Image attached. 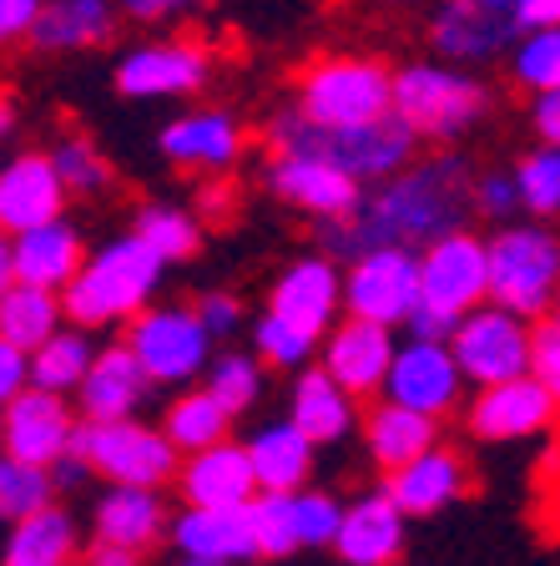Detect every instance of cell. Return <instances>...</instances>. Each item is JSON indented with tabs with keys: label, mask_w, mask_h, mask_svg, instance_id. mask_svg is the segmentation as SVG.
<instances>
[{
	"label": "cell",
	"mask_w": 560,
	"mask_h": 566,
	"mask_svg": "<svg viewBox=\"0 0 560 566\" xmlns=\"http://www.w3.org/2000/svg\"><path fill=\"white\" fill-rule=\"evenodd\" d=\"M212 76V56L198 41H147L117 61V92L131 102H167L198 96Z\"/></svg>",
	"instance_id": "d6986e66"
},
{
	"label": "cell",
	"mask_w": 560,
	"mask_h": 566,
	"mask_svg": "<svg viewBox=\"0 0 560 566\" xmlns=\"http://www.w3.org/2000/svg\"><path fill=\"white\" fill-rule=\"evenodd\" d=\"M41 11H46V0H0V35H6V41L31 35Z\"/></svg>",
	"instance_id": "681fc988"
},
{
	"label": "cell",
	"mask_w": 560,
	"mask_h": 566,
	"mask_svg": "<svg viewBox=\"0 0 560 566\" xmlns=\"http://www.w3.org/2000/svg\"><path fill=\"white\" fill-rule=\"evenodd\" d=\"M515 188H520V208L536 223H556L560 218V147L540 142L536 153L515 163Z\"/></svg>",
	"instance_id": "60d3db41"
},
{
	"label": "cell",
	"mask_w": 560,
	"mask_h": 566,
	"mask_svg": "<svg viewBox=\"0 0 560 566\" xmlns=\"http://www.w3.org/2000/svg\"><path fill=\"white\" fill-rule=\"evenodd\" d=\"M121 15H131V21L152 25V21H167V15H182V11H202V6H212V0H117Z\"/></svg>",
	"instance_id": "f907efd6"
},
{
	"label": "cell",
	"mask_w": 560,
	"mask_h": 566,
	"mask_svg": "<svg viewBox=\"0 0 560 566\" xmlns=\"http://www.w3.org/2000/svg\"><path fill=\"white\" fill-rule=\"evenodd\" d=\"M526 35L520 0H434L430 6V46L440 61L455 66H485L510 56Z\"/></svg>",
	"instance_id": "7c38bea8"
},
{
	"label": "cell",
	"mask_w": 560,
	"mask_h": 566,
	"mask_svg": "<svg viewBox=\"0 0 560 566\" xmlns=\"http://www.w3.org/2000/svg\"><path fill=\"white\" fill-rule=\"evenodd\" d=\"M76 430H82V415L71 410L66 395H46L35 385L25 395H15V400H6V410H0L6 460L41 465V471L66 465L71 450H76Z\"/></svg>",
	"instance_id": "9a60e30c"
},
{
	"label": "cell",
	"mask_w": 560,
	"mask_h": 566,
	"mask_svg": "<svg viewBox=\"0 0 560 566\" xmlns=\"http://www.w3.org/2000/svg\"><path fill=\"white\" fill-rule=\"evenodd\" d=\"M182 506H202V511H247L263 495L253 471V455L237 440H222L212 450L182 455V475H177Z\"/></svg>",
	"instance_id": "44dd1931"
},
{
	"label": "cell",
	"mask_w": 560,
	"mask_h": 566,
	"mask_svg": "<svg viewBox=\"0 0 560 566\" xmlns=\"http://www.w3.org/2000/svg\"><path fill=\"white\" fill-rule=\"evenodd\" d=\"M15 122H21L15 117V102L6 96V102H0V137H15Z\"/></svg>",
	"instance_id": "11a10c76"
},
{
	"label": "cell",
	"mask_w": 560,
	"mask_h": 566,
	"mask_svg": "<svg viewBox=\"0 0 560 566\" xmlns=\"http://www.w3.org/2000/svg\"><path fill=\"white\" fill-rule=\"evenodd\" d=\"M414 147H420V137H414L399 117H379V122L353 127V132H324L288 106V112L273 117V127H268V153L324 157V163L344 167V172H349L353 182H363V188H379V182H389V177H399L404 167L420 163Z\"/></svg>",
	"instance_id": "277c9868"
},
{
	"label": "cell",
	"mask_w": 560,
	"mask_h": 566,
	"mask_svg": "<svg viewBox=\"0 0 560 566\" xmlns=\"http://www.w3.org/2000/svg\"><path fill=\"white\" fill-rule=\"evenodd\" d=\"M490 86L455 61H409L394 71V117L420 142L450 147L490 117Z\"/></svg>",
	"instance_id": "5b68a950"
},
{
	"label": "cell",
	"mask_w": 560,
	"mask_h": 566,
	"mask_svg": "<svg viewBox=\"0 0 560 566\" xmlns=\"http://www.w3.org/2000/svg\"><path fill=\"white\" fill-rule=\"evenodd\" d=\"M162 430H167V440H172L182 455H198V450H212V446H222V440H228L233 415L222 410V405L212 400L202 385H192V389H182V395L167 405Z\"/></svg>",
	"instance_id": "d590c367"
},
{
	"label": "cell",
	"mask_w": 560,
	"mask_h": 566,
	"mask_svg": "<svg viewBox=\"0 0 560 566\" xmlns=\"http://www.w3.org/2000/svg\"><path fill=\"white\" fill-rule=\"evenodd\" d=\"M560 415V400L550 395V385L540 375L510 379V385L475 389V400L465 410V430L485 446H515V440L546 436Z\"/></svg>",
	"instance_id": "e0dca14e"
},
{
	"label": "cell",
	"mask_w": 560,
	"mask_h": 566,
	"mask_svg": "<svg viewBox=\"0 0 560 566\" xmlns=\"http://www.w3.org/2000/svg\"><path fill=\"white\" fill-rule=\"evenodd\" d=\"M31 389V354L0 344V400H15Z\"/></svg>",
	"instance_id": "c3c4849f"
},
{
	"label": "cell",
	"mask_w": 560,
	"mask_h": 566,
	"mask_svg": "<svg viewBox=\"0 0 560 566\" xmlns=\"http://www.w3.org/2000/svg\"><path fill=\"white\" fill-rule=\"evenodd\" d=\"M66 329V298L46 294V289H0V344L35 354L46 339Z\"/></svg>",
	"instance_id": "836d02e7"
},
{
	"label": "cell",
	"mask_w": 560,
	"mask_h": 566,
	"mask_svg": "<svg viewBox=\"0 0 560 566\" xmlns=\"http://www.w3.org/2000/svg\"><path fill=\"white\" fill-rule=\"evenodd\" d=\"M510 76L530 96L560 92V25L556 31H526L510 51Z\"/></svg>",
	"instance_id": "7bdbcfd3"
},
{
	"label": "cell",
	"mask_w": 560,
	"mask_h": 566,
	"mask_svg": "<svg viewBox=\"0 0 560 566\" xmlns=\"http://www.w3.org/2000/svg\"><path fill=\"white\" fill-rule=\"evenodd\" d=\"M51 506H56V471L21 465V460H0V516L15 526V521L41 516Z\"/></svg>",
	"instance_id": "b9f144b4"
},
{
	"label": "cell",
	"mask_w": 560,
	"mask_h": 566,
	"mask_svg": "<svg viewBox=\"0 0 560 566\" xmlns=\"http://www.w3.org/2000/svg\"><path fill=\"white\" fill-rule=\"evenodd\" d=\"M344 269L328 253L293 259L273 279L268 308L253 318V354L273 369H298L318 359L324 339L344 324Z\"/></svg>",
	"instance_id": "7a4b0ae2"
},
{
	"label": "cell",
	"mask_w": 560,
	"mask_h": 566,
	"mask_svg": "<svg viewBox=\"0 0 560 566\" xmlns=\"http://www.w3.org/2000/svg\"><path fill=\"white\" fill-rule=\"evenodd\" d=\"M247 521H253L257 556H273V562H283V556L304 552V536H298V491H293V495L263 491L253 506H247Z\"/></svg>",
	"instance_id": "ab89813d"
},
{
	"label": "cell",
	"mask_w": 560,
	"mask_h": 566,
	"mask_svg": "<svg viewBox=\"0 0 560 566\" xmlns=\"http://www.w3.org/2000/svg\"><path fill=\"white\" fill-rule=\"evenodd\" d=\"M66 182H61L51 153H15L0 172V228L6 238L31 233L66 218Z\"/></svg>",
	"instance_id": "7402d4cb"
},
{
	"label": "cell",
	"mask_w": 560,
	"mask_h": 566,
	"mask_svg": "<svg viewBox=\"0 0 560 566\" xmlns=\"http://www.w3.org/2000/svg\"><path fill=\"white\" fill-rule=\"evenodd\" d=\"M131 233L152 248L162 263L192 259V253H198V243H202L198 218H192V212H182V208H172V202H147V208L137 212Z\"/></svg>",
	"instance_id": "74e56055"
},
{
	"label": "cell",
	"mask_w": 560,
	"mask_h": 566,
	"mask_svg": "<svg viewBox=\"0 0 560 566\" xmlns=\"http://www.w3.org/2000/svg\"><path fill=\"white\" fill-rule=\"evenodd\" d=\"M96 344H92V329H61L56 339H46L41 349L31 354V385L46 389V395H76V389L86 385V375H92L96 365Z\"/></svg>",
	"instance_id": "e575fe53"
},
{
	"label": "cell",
	"mask_w": 560,
	"mask_h": 566,
	"mask_svg": "<svg viewBox=\"0 0 560 566\" xmlns=\"http://www.w3.org/2000/svg\"><path fill=\"white\" fill-rule=\"evenodd\" d=\"M177 566H212V562H187V556H182V562H177Z\"/></svg>",
	"instance_id": "6f0895ef"
},
{
	"label": "cell",
	"mask_w": 560,
	"mask_h": 566,
	"mask_svg": "<svg viewBox=\"0 0 560 566\" xmlns=\"http://www.w3.org/2000/svg\"><path fill=\"white\" fill-rule=\"evenodd\" d=\"M450 349L475 389L536 375V324L500 304H479L469 318H459V329L450 334Z\"/></svg>",
	"instance_id": "8fae6325"
},
{
	"label": "cell",
	"mask_w": 560,
	"mask_h": 566,
	"mask_svg": "<svg viewBox=\"0 0 560 566\" xmlns=\"http://www.w3.org/2000/svg\"><path fill=\"white\" fill-rule=\"evenodd\" d=\"M147 395H152V379L137 365V354L127 344H106L86 385L76 389V405H82V420H137Z\"/></svg>",
	"instance_id": "484cf974"
},
{
	"label": "cell",
	"mask_w": 560,
	"mask_h": 566,
	"mask_svg": "<svg viewBox=\"0 0 560 566\" xmlns=\"http://www.w3.org/2000/svg\"><path fill=\"white\" fill-rule=\"evenodd\" d=\"M530 117H536L540 142H546V147H560V92L536 96V106H530Z\"/></svg>",
	"instance_id": "816d5d0a"
},
{
	"label": "cell",
	"mask_w": 560,
	"mask_h": 566,
	"mask_svg": "<svg viewBox=\"0 0 560 566\" xmlns=\"http://www.w3.org/2000/svg\"><path fill=\"white\" fill-rule=\"evenodd\" d=\"M86 238L82 228L61 218V223L31 228V233H15L0 243V289H46V294H66L76 273L86 269Z\"/></svg>",
	"instance_id": "2e32d148"
},
{
	"label": "cell",
	"mask_w": 560,
	"mask_h": 566,
	"mask_svg": "<svg viewBox=\"0 0 560 566\" xmlns=\"http://www.w3.org/2000/svg\"><path fill=\"white\" fill-rule=\"evenodd\" d=\"M420 308V253L409 248H369L344 263V314L384 329H409Z\"/></svg>",
	"instance_id": "4fadbf2b"
},
{
	"label": "cell",
	"mask_w": 560,
	"mask_h": 566,
	"mask_svg": "<svg viewBox=\"0 0 560 566\" xmlns=\"http://www.w3.org/2000/svg\"><path fill=\"white\" fill-rule=\"evenodd\" d=\"M243 446H247V455H253V471H257V485H263V491H273V495L308 491V481H314V450L318 446L293 420L257 424Z\"/></svg>",
	"instance_id": "f546056e"
},
{
	"label": "cell",
	"mask_w": 560,
	"mask_h": 566,
	"mask_svg": "<svg viewBox=\"0 0 560 566\" xmlns=\"http://www.w3.org/2000/svg\"><path fill=\"white\" fill-rule=\"evenodd\" d=\"M82 566H147L141 552H127V546H112V542H92L82 556Z\"/></svg>",
	"instance_id": "f5cc1de1"
},
{
	"label": "cell",
	"mask_w": 560,
	"mask_h": 566,
	"mask_svg": "<svg viewBox=\"0 0 560 566\" xmlns=\"http://www.w3.org/2000/svg\"><path fill=\"white\" fill-rule=\"evenodd\" d=\"M157 147L167 163L187 167V172H233L243 157V127L222 106H198V112L167 122Z\"/></svg>",
	"instance_id": "603a6c76"
},
{
	"label": "cell",
	"mask_w": 560,
	"mask_h": 566,
	"mask_svg": "<svg viewBox=\"0 0 560 566\" xmlns=\"http://www.w3.org/2000/svg\"><path fill=\"white\" fill-rule=\"evenodd\" d=\"M51 163H56V172H61V182H66L71 198H96V192H106L112 182H117L112 157H106L92 137H76V132L51 147Z\"/></svg>",
	"instance_id": "f35d334b"
},
{
	"label": "cell",
	"mask_w": 560,
	"mask_h": 566,
	"mask_svg": "<svg viewBox=\"0 0 560 566\" xmlns=\"http://www.w3.org/2000/svg\"><path fill=\"white\" fill-rule=\"evenodd\" d=\"M202 389L237 420V415H247L263 400V359L243 354V349H222L218 359H212V369L202 375Z\"/></svg>",
	"instance_id": "8d00e7d4"
},
{
	"label": "cell",
	"mask_w": 560,
	"mask_h": 566,
	"mask_svg": "<svg viewBox=\"0 0 560 566\" xmlns=\"http://www.w3.org/2000/svg\"><path fill=\"white\" fill-rule=\"evenodd\" d=\"M263 182H268V192L283 208L314 218L318 228L349 223L353 212L363 208V182H353L344 167L324 163V157H308V153H268Z\"/></svg>",
	"instance_id": "5bb4252c"
},
{
	"label": "cell",
	"mask_w": 560,
	"mask_h": 566,
	"mask_svg": "<svg viewBox=\"0 0 560 566\" xmlns=\"http://www.w3.org/2000/svg\"><path fill=\"white\" fill-rule=\"evenodd\" d=\"M82 526L66 506H51L41 516H25L6 531L0 566H82Z\"/></svg>",
	"instance_id": "1f68e13d"
},
{
	"label": "cell",
	"mask_w": 560,
	"mask_h": 566,
	"mask_svg": "<svg viewBox=\"0 0 560 566\" xmlns=\"http://www.w3.org/2000/svg\"><path fill=\"white\" fill-rule=\"evenodd\" d=\"M344 511H349V506H344L339 495L318 491V485L298 491V536H304V552H308V546H339Z\"/></svg>",
	"instance_id": "ee69618b"
},
{
	"label": "cell",
	"mask_w": 560,
	"mask_h": 566,
	"mask_svg": "<svg viewBox=\"0 0 560 566\" xmlns=\"http://www.w3.org/2000/svg\"><path fill=\"white\" fill-rule=\"evenodd\" d=\"M167 263L157 259L152 248L141 243L137 233H121V238H106L96 248L86 269L76 273L66 294V318L76 329H112V324H131L152 308V294L162 283Z\"/></svg>",
	"instance_id": "3957f363"
},
{
	"label": "cell",
	"mask_w": 560,
	"mask_h": 566,
	"mask_svg": "<svg viewBox=\"0 0 560 566\" xmlns=\"http://www.w3.org/2000/svg\"><path fill=\"white\" fill-rule=\"evenodd\" d=\"M96 542L127 546V552H152L162 536H172V511L162 491H141V485H106L92 506Z\"/></svg>",
	"instance_id": "cb8c5ba5"
},
{
	"label": "cell",
	"mask_w": 560,
	"mask_h": 566,
	"mask_svg": "<svg viewBox=\"0 0 560 566\" xmlns=\"http://www.w3.org/2000/svg\"><path fill=\"white\" fill-rule=\"evenodd\" d=\"M469 212H475V172H469L465 157L459 153L420 157L399 177L363 192V208L349 223L324 228V253L344 263H353L369 248L424 253L440 238L465 233Z\"/></svg>",
	"instance_id": "6da1fadb"
},
{
	"label": "cell",
	"mask_w": 560,
	"mask_h": 566,
	"mask_svg": "<svg viewBox=\"0 0 560 566\" xmlns=\"http://www.w3.org/2000/svg\"><path fill=\"white\" fill-rule=\"evenodd\" d=\"M404 526L409 516L399 511V501L379 485V491H363L349 501L344 511V531H339V562L349 566H389L404 552Z\"/></svg>",
	"instance_id": "d4e9b609"
},
{
	"label": "cell",
	"mask_w": 560,
	"mask_h": 566,
	"mask_svg": "<svg viewBox=\"0 0 560 566\" xmlns=\"http://www.w3.org/2000/svg\"><path fill=\"white\" fill-rule=\"evenodd\" d=\"M384 491L399 501L404 516H434V511L455 506L469 491V465L455 446H434L430 455H420L414 465L384 475Z\"/></svg>",
	"instance_id": "83f0119b"
},
{
	"label": "cell",
	"mask_w": 560,
	"mask_h": 566,
	"mask_svg": "<svg viewBox=\"0 0 560 566\" xmlns=\"http://www.w3.org/2000/svg\"><path fill=\"white\" fill-rule=\"evenodd\" d=\"M117 15H121L117 0H46V11H41V21L31 31V46L51 51V56L102 46L112 25H117Z\"/></svg>",
	"instance_id": "d6a6232c"
},
{
	"label": "cell",
	"mask_w": 560,
	"mask_h": 566,
	"mask_svg": "<svg viewBox=\"0 0 560 566\" xmlns=\"http://www.w3.org/2000/svg\"><path fill=\"white\" fill-rule=\"evenodd\" d=\"M353 6H379V11H394V6H414V0H353Z\"/></svg>",
	"instance_id": "9f6ffc18"
},
{
	"label": "cell",
	"mask_w": 560,
	"mask_h": 566,
	"mask_svg": "<svg viewBox=\"0 0 560 566\" xmlns=\"http://www.w3.org/2000/svg\"><path fill=\"white\" fill-rule=\"evenodd\" d=\"M288 420L298 424L314 446H339V440H349V430H353V395L328 375V369L314 365L293 379Z\"/></svg>",
	"instance_id": "4dcf8cb0"
},
{
	"label": "cell",
	"mask_w": 560,
	"mask_h": 566,
	"mask_svg": "<svg viewBox=\"0 0 560 566\" xmlns=\"http://www.w3.org/2000/svg\"><path fill=\"white\" fill-rule=\"evenodd\" d=\"M520 21H526V31H556L560 0H520Z\"/></svg>",
	"instance_id": "db71d44e"
},
{
	"label": "cell",
	"mask_w": 560,
	"mask_h": 566,
	"mask_svg": "<svg viewBox=\"0 0 560 566\" xmlns=\"http://www.w3.org/2000/svg\"><path fill=\"white\" fill-rule=\"evenodd\" d=\"M465 369H459L450 339H404L399 344V359L389 369L384 400L404 405V410H420L430 420H444L465 400Z\"/></svg>",
	"instance_id": "ac0fdd59"
},
{
	"label": "cell",
	"mask_w": 560,
	"mask_h": 566,
	"mask_svg": "<svg viewBox=\"0 0 560 566\" xmlns=\"http://www.w3.org/2000/svg\"><path fill=\"white\" fill-rule=\"evenodd\" d=\"M192 308L202 314V324H208L212 339H233V334L243 329V298H237V294H222V289H212V294H202Z\"/></svg>",
	"instance_id": "bcb514c9"
},
{
	"label": "cell",
	"mask_w": 560,
	"mask_h": 566,
	"mask_svg": "<svg viewBox=\"0 0 560 566\" xmlns=\"http://www.w3.org/2000/svg\"><path fill=\"white\" fill-rule=\"evenodd\" d=\"M434 446H440V420H430V415H420V410L379 400L369 415H363V450H369V460L384 475L414 465V460L430 455Z\"/></svg>",
	"instance_id": "f1b7e54d"
},
{
	"label": "cell",
	"mask_w": 560,
	"mask_h": 566,
	"mask_svg": "<svg viewBox=\"0 0 560 566\" xmlns=\"http://www.w3.org/2000/svg\"><path fill=\"white\" fill-rule=\"evenodd\" d=\"M172 546L187 556V562H212V566H237V562H253L257 556L247 511L182 506L172 516Z\"/></svg>",
	"instance_id": "4316f807"
},
{
	"label": "cell",
	"mask_w": 560,
	"mask_h": 566,
	"mask_svg": "<svg viewBox=\"0 0 560 566\" xmlns=\"http://www.w3.org/2000/svg\"><path fill=\"white\" fill-rule=\"evenodd\" d=\"M394 359H399L394 329L369 324V318H344L339 329L324 339V349H318V369H328V375L349 389L353 400L384 395Z\"/></svg>",
	"instance_id": "ffe728a7"
},
{
	"label": "cell",
	"mask_w": 560,
	"mask_h": 566,
	"mask_svg": "<svg viewBox=\"0 0 560 566\" xmlns=\"http://www.w3.org/2000/svg\"><path fill=\"white\" fill-rule=\"evenodd\" d=\"M490 304L510 314L550 318L560 304V228L550 223H505L490 233Z\"/></svg>",
	"instance_id": "ba28073f"
},
{
	"label": "cell",
	"mask_w": 560,
	"mask_h": 566,
	"mask_svg": "<svg viewBox=\"0 0 560 566\" xmlns=\"http://www.w3.org/2000/svg\"><path fill=\"white\" fill-rule=\"evenodd\" d=\"M490 304V238L475 228L440 238L420 253V308L409 318V339H450L459 318Z\"/></svg>",
	"instance_id": "8992f818"
},
{
	"label": "cell",
	"mask_w": 560,
	"mask_h": 566,
	"mask_svg": "<svg viewBox=\"0 0 560 566\" xmlns=\"http://www.w3.org/2000/svg\"><path fill=\"white\" fill-rule=\"evenodd\" d=\"M137 365L147 369L152 385H192L198 375L212 369V334L202 324V314L192 304H152L141 318H131L127 334H121Z\"/></svg>",
	"instance_id": "30bf717a"
},
{
	"label": "cell",
	"mask_w": 560,
	"mask_h": 566,
	"mask_svg": "<svg viewBox=\"0 0 560 566\" xmlns=\"http://www.w3.org/2000/svg\"><path fill=\"white\" fill-rule=\"evenodd\" d=\"M536 375L550 385V395L560 400V304L550 308V318L536 324Z\"/></svg>",
	"instance_id": "7dc6e473"
},
{
	"label": "cell",
	"mask_w": 560,
	"mask_h": 566,
	"mask_svg": "<svg viewBox=\"0 0 560 566\" xmlns=\"http://www.w3.org/2000/svg\"><path fill=\"white\" fill-rule=\"evenodd\" d=\"M293 112L324 132L394 117V71L373 56H318L293 82Z\"/></svg>",
	"instance_id": "52a82bcc"
},
{
	"label": "cell",
	"mask_w": 560,
	"mask_h": 566,
	"mask_svg": "<svg viewBox=\"0 0 560 566\" xmlns=\"http://www.w3.org/2000/svg\"><path fill=\"white\" fill-rule=\"evenodd\" d=\"M71 455L92 475H102L106 485L162 491V485H177V475H182V450L167 440L162 424L141 420H82Z\"/></svg>",
	"instance_id": "9c48e42d"
},
{
	"label": "cell",
	"mask_w": 560,
	"mask_h": 566,
	"mask_svg": "<svg viewBox=\"0 0 560 566\" xmlns=\"http://www.w3.org/2000/svg\"><path fill=\"white\" fill-rule=\"evenodd\" d=\"M475 212L479 218H490V223H515V212L520 208V188H515V172H479L475 177Z\"/></svg>",
	"instance_id": "f6af8a7d"
}]
</instances>
